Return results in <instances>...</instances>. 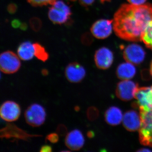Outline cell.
<instances>
[{
	"label": "cell",
	"mask_w": 152,
	"mask_h": 152,
	"mask_svg": "<svg viewBox=\"0 0 152 152\" xmlns=\"http://www.w3.org/2000/svg\"><path fill=\"white\" fill-rule=\"evenodd\" d=\"M113 30L118 37L124 40L138 42L152 20V4L122 5L115 14Z\"/></svg>",
	"instance_id": "1"
},
{
	"label": "cell",
	"mask_w": 152,
	"mask_h": 152,
	"mask_svg": "<svg viewBox=\"0 0 152 152\" xmlns=\"http://www.w3.org/2000/svg\"><path fill=\"white\" fill-rule=\"evenodd\" d=\"M141 125L139 129L140 142L152 147V110L148 111H140Z\"/></svg>",
	"instance_id": "2"
},
{
	"label": "cell",
	"mask_w": 152,
	"mask_h": 152,
	"mask_svg": "<svg viewBox=\"0 0 152 152\" xmlns=\"http://www.w3.org/2000/svg\"><path fill=\"white\" fill-rule=\"evenodd\" d=\"M25 120L32 127L40 126L43 124L46 118L45 108L39 104L34 103L29 106L25 112Z\"/></svg>",
	"instance_id": "3"
},
{
	"label": "cell",
	"mask_w": 152,
	"mask_h": 152,
	"mask_svg": "<svg viewBox=\"0 0 152 152\" xmlns=\"http://www.w3.org/2000/svg\"><path fill=\"white\" fill-rule=\"evenodd\" d=\"M20 58L14 52L7 51L0 56V69L3 73L12 74L19 70L21 67Z\"/></svg>",
	"instance_id": "4"
},
{
	"label": "cell",
	"mask_w": 152,
	"mask_h": 152,
	"mask_svg": "<svg viewBox=\"0 0 152 152\" xmlns=\"http://www.w3.org/2000/svg\"><path fill=\"white\" fill-rule=\"evenodd\" d=\"M0 136L1 139L14 138L28 141L31 138L41 137L40 135L31 134L18 127L14 124L8 122L4 127L1 129Z\"/></svg>",
	"instance_id": "5"
},
{
	"label": "cell",
	"mask_w": 152,
	"mask_h": 152,
	"mask_svg": "<svg viewBox=\"0 0 152 152\" xmlns=\"http://www.w3.org/2000/svg\"><path fill=\"white\" fill-rule=\"evenodd\" d=\"M145 55V50L137 44L129 45L125 48L123 52L124 59L136 65L140 64L143 61Z\"/></svg>",
	"instance_id": "6"
},
{
	"label": "cell",
	"mask_w": 152,
	"mask_h": 152,
	"mask_svg": "<svg viewBox=\"0 0 152 152\" xmlns=\"http://www.w3.org/2000/svg\"><path fill=\"white\" fill-rule=\"evenodd\" d=\"M20 114V107L13 101H6L1 106L0 115L1 118L6 122L10 123L17 121L18 119Z\"/></svg>",
	"instance_id": "7"
},
{
	"label": "cell",
	"mask_w": 152,
	"mask_h": 152,
	"mask_svg": "<svg viewBox=\"0 0 152 152\" xmlns=\"http://www.w3.org/2000/svg\"><path fill=\"white\" fill-rule=\"evenodd\" d=\"M113 20L101 19L93 24L91 28V33L95 38L105 39L111 34L113 29Z\"/></svg>",
	"instance_id": "8"
},
{
	"label": "cell",
	"mask_w": 152,
	"mask_h": 152,
	"mask_svg": "<svg viewBox=\"0 0 152 152\" xmlns=\"http://www.w3.org/2000/svg\"><path fill=\"white\" fill-rule=\"evenodd\" d=\"M134 98L136 105L140 111H148L152 110V87L138 88Z\"/></svg>",
	"instance_id": "9"
},
{
	"label": "cell",
	"mask_w": 152,
	"mask_h": 152,
	"mask_svg": "<svg viewBox=\"0 0 152 152\" xmlns=\"http://www.w3.org/2000/svg\"><path fill=\"white\" fill-rule=\"evenodd\" d=\"M138 85L130 80H124L120 82L116 89L118 97L124 101L131 100L134 97Z\"/></svg>",
	"instance_id": "10"
},
{
	"label": "cell",
	"mask_w": 152,
	"mask_h": 152,
	"mask_svg": "<svg viewBox=\"0 0 152 152\" xmlns=\"http://www.w3.org/2000/svg\"><path fill=\"white\" fill-rule=\"evenodd\" d=\"M113 52L105 47L100 48L95 53V64L101 69H106L110 68L113 64Z\"/></svg>",
	"instance_id": "11"
},
{
	"label": "cell",
	"mask_w": 152,
	"mask_h": 152,
	"mask_svg": "<svg viewBox=\"0 0 152 152\" xmlns=\"http://www.w3.org/2000/svg\"><path fill=\"white\" fill-rule=\"evenodd\" d=\"M65 74L66 79L72 83H80L83 80L86 75L84 68L77 62L69 64L65 69Z\"/></svg>",
	"instance_id": "12"
},
{
	"label": "cell",
	"mask_w": 152,
	"mask_h": 152,
	"mask_svg": "<svg viewBox=\"0 0 152 152\" xmlns=\"http://www.w3.org/2000/svg\"><path fill=\"white\" fill-rule=\"evenodd\" d=\"M65 144L69 149L79 151L84 145V137L80 131L73 130L67 134L65 139Z\"/></svg>",
	"instance_id": "13"
},
{
	"label": "cell",
	"mask_w": 152,
	"mask_h": 152,
	"mask_svg": "<svg viewBox=\"0 0 152 152\" xmlns=\"http://www.w3.org/2000/svg\"><path fill=\"white\" fill-rule=\"evenodd\" d=\"M123 123L125 129L130 132L139 130L141 125L140 114L134 110L128 111L124 115Z\"/></svg>",
	"instance_id": "14"
},
{
	"label": "cell",
	"mask_w": 152,
	"mask_h": 152,
	"mask_svg": "<svg viewBox=\"0 0 152 152\" xmlns=\"http://www.w3.org/2000/svg\"><path fill=\"white\" fill-rule=\"evenodd\" d=\"M134 65L127 62L121 64L116 70L117 75L121 80H129L135 75L137 70Z\"/></svg>",
	"instance_id": "15"
},
{
	"label": "cell",
	"mask_w": 152,
	"mask_h": 152,
	"mask_svg": "<svg viewBox=\"0 0 152 152\" xmlns=\"http://www.w3.org/2000/svg\"><path fill=\"white\" fill-rule=\"evenodd\" d=\"M123 115L121 109L116 107H112L106 111L105 113L106 121L109 125L117 126L122 122Z\"/></svg>",
	"instance_id": "16"
},
{
	"label": "cell",
	"mask_w": 152,
	"mask_h": 152,
	"mask_svg": "<svg viewBox=\"0 0 152 152\" xmlns=\"http://www.w3.org/2000/svg\"><path fill=\"white\" fill-rule=\"evenodd\" d=\"M34 52V44L29 41L22 43L18 49V56L24 61L31 60L35 56Z\"/></svg>",
	"instance_id": "17"
},
{
	"label": "cell",
	"mask_w": 152,
	"mask_h": 152,
	"mask_svg": "<svg viewBox=\"0 0 152 152\" xmlns=\"http://www.w3.org/2000/svg\"><path fill=\"white\" fill-rule=\"evenodd\" d=\"M48 17L53 23L56 24H64L69 20L70 16L61 10L52 7L49 9Z\"/></svg>",
	"instance_id": "18"
},
{
	"label": "cell",
	"mask_w": 152,
	"mask_h": 152,
	"mask_svg": "<svg viewBox=\"0 0 152 152\" xmlns=\"http://www.w3.org/2000/svg\"><path fill=\"white\" fill-rule=\"evenodd\" d=\"M34 45L35 56L42 61H46L48 59L49 55L45 48L38 43L34 44Z\"/></svg>",
	"instance_id": "19"
},
{
	"label": "cell",
	"mask_w": 152,
	"mask_h": 152,
	"mask_svg": "<svg viewBox=\"0 0 152 152\" xmlns=\"http://www.w3.org/2000/svg\"><path fill=\"white\" fill-rule=\"evenodd\" d=\"M142 40L147 48L152 50V20L145 30Z\"/></svg>",
	"instance_id": "20"
},
{
	"label": "cell",
	"mask_w": 152,
	"mask_h": 152,
	"mask_svg": "<svg viewBox=\"0 0 152 152\" xmlns=\"http://www.w3.org/2000/svg\"><path fill=\"white\" fill-rule=\"evenodd\" d=\"M52 5L56 8L63 11L71 16L72 15V11L70 8L62 0H56Z\"/></svg>",
	"instance_id": "21"
},
{
	"label": "cell",
	"mask_w": 152,
	"mask_h": 152,
	"mask_svg": "<svg viewBox=\"0 0 152 152\" xmlns=\"http://www.w3.org/2000/svg\"><path fill=\"white\" fill-rule=\"evenodd\" d=\"M56 0H27L28 2L34 7L53 5Z\"/></svg>",
	"instance_id": "22"
},
{
	"label": "cell",
	"mask_w": 152,
	"mask_h": 152,
	"mask_svg": "<svg viewBox=\"0 0 152 152\" xmlns=\"http://www.w3.org/2000/svg\"><path fill=\"white\" fill-rule=\"evenodd\" d=\"M30 25L31 28L35 31H38L41 29L42 23L39 19L37 18H33L30 20Z\"/></svg>",
	"instance_id": "23"
},
{
	"label": "cell",
	"mask_w": 152,
	"mask_h": 152,
	"mask_svg": "<svg viewBox=\"0 0 152 152\" xmlns=\"http://www.w3.org/2000/svg\"><path fill=\"white\" fill-rule=\"evenodd\" d=\"M46 141L50 142L51 143H56L59 141V135L58 133H50L47 136Z\"/></svg>",
	"instance_id": "24"
},
{
	"label": "cell",
	"mask_w": 152,
	"mask_h": 152,
	"mask_svg": "<svg viewBox=\"0 0 152 152\" xmlns=\"http://www.w3.org/2000/svg\"><path fill=\"white\" fill-rule=\"evenodd\" d=\"M56 131L58 134L61 136L66 135L68 134L67 129L64 125H59L57 127Z\"/></svg>",
	"instance_id": "25"
},
{
	"label": "cell",
	"mask_w": 152,
	"mask_h": 152,
	"mask_svg": "<svg viewBox=\"0 0 152 152\" xmlns=\"http://www.w3.org/2000/svg\"><path fill=\"white\" fill-rule=\"evenodd\" d=\"M82 42L85 45L88 44L91 42V38L89 35L88 34H85L82 37Z\"/></svg>",
	"instance_id": "26"
},
{
	"label": "cell",
	"mask_w": 152,
	"mask_h": 152,
	"mask_svg": "<svg viewBox=\"0 0 152 152\" xmlns=\"http://www.w3.org/2000/svg\"><path fill=\"white\" fill-rule=\"evenodd\" d=\"M147 0H127L128 2L131 4L134 5H141L144 4Z\"/></svg>",
	"instance_id": "27"
},
{
	"label": "cell",
	"mask_w": 152,
	"mask_h": 152,
	"mask_svg": "<svg viewBox=\"0 0 152 152\" xmlns=\"http://www.w3.org/2000/svg\"><path fill=\"white\" fill-rule=\"evenodd\" d=\"M79 2L82 6L88 7L91 5L95 0H79Z\"/></svg>",
	"instance_id": "28"
},
{
	"label": "cell",
	"mask_w": 152,
	"mask_h": 152,
	"mask_svg": "<svg viewBox=\"0 0 152 152\" xmlns=\"http://www.w3.org/2000/svg\"><path fill=\"white\" fill-rule=\"evenodd\" d=\"M17 6L15 4H10L7 7V10L10 14H14L16 12Z\"/></svg>",
	"instance_id": "29"
},
{
	"label": "cell",
	"mask_w": 152,
	"mask_h": 152,
	"mask_svg": "<svg viewBox=\"0 0 152 152\" xmlns=\"http://www.w3.org/2000/svg\"><path fill=\"white\" fill-rule=\"evenodd\" d=\"M52 151V148L50 146L48 145H45L41 147L40 152H51Z\"/></svg>",
	"instance_id": "30"
},
{
	"label": "cell",
	"mask_w": 152,
	"mask_h": 152,
	"mask_svg": "<svg viewBox=\"0 0 152 152\" xmlns=\"http://www.w3.org/2000/svg\"><path fill=\"white\" fill-rule=\"evenodd\" d=\"M12 26L14 28H17L20 27L21 24L20 22L17 20H14L12 23Z\"/></svg>",
	"instance_id": "31"
},
{
	"label": "cell",
	"mask_w": 152,
	"mask_h": 152,
	"mask_svg": "<svg viewBox=\"0 0 152 152\" xmlns=\"http://www.w3.org/2000/svg\"><path fill=\"white\" fill-rule=\"evenodd\" d=\"M42 73L44 76H47L48 75V71L46 69H43L42 71Z\"/></svg>",
	"instance_id": "32"
},
{
	"label": "cell",
	"mask_w": 152,
	"mask_h": 152,
	"mask_svg": "<svg viewBox=\"0 0 152 152\" xmlns=\"http://www.w3.org/2000/svg\"><path fill=\"white\" fill-rule=\"evenodd\" d=\"M94 133L92 132H88L87 133V135L88 137L90 138H92L94 136Z\"/></svg>",
	"instance_id": "33"
},
{
	"label": "cell",
	"mask_w": 152,
	"mask_h": 152,
	"mask_svg": "<svg viewBox=\"0 0 152 152\" xmlns=\"http://www.w3.org/2000/svg\"><path fill=\"white\" fill-rule=\"evenodd\" d=\"M20 27L21 28L22 30H26L27 28V26L26 24H21V25Z\"/></svg>",
	"instance_id": "34"
},
{
	"label": "cell",
	"mask_w": 152,
	"mask_h": 152,
	"mask_svg": "<svg viewBox=\"0 0 152 152\" xmlns=\"http://www.w3.org/2000/svg\"><path fill=\"white\" fill-rule=\"evenodd\" d=\"M139 152H150L151 151V150L148 149L146 148H143L142 149H141L138 151Z\"/></svg>",
	"instance_id": "35"
},
{
	"label": "cell",
	"mask_w": 152,
	"mask_h": 152,
	"mask_svg": "<svg viewBox=\"0 0 152 152\" xmlns=\"http://www.w3.org/2000/svg\"><path fill=\"white\" fill-rule=\"evenodd\" d=\"M101 2L102 3V4H104L105 2H110V1L111 0H100Z\"/></svg>",
	"instance_id": "36"
},
{
	"label": "cell",
	"mask_w": 152,
	"mask_h": 152,
	"mask_svg": "<svg viewBox=\"0 0 152 152\" xmlns=\"http://www.w3.org/2000/svg\"><path fill=\"white\" fill-rule=\"evenodd\" d=\"M75 110L76 111L78 112L80 110V107H79V106H76V107H75Z\"/></svg>",
	"instance_id": "37"
},
{
	"label": "cell",
	"mask_w": 152,
	"mask_h": 152,
	"mask_svg": "<svg viewBox=\"0 0 152 152\" xmlns=\"http://www.w3.org/2000/svg\"><path fill=\"white\" fill-rule=\"evenodd\" d=\"M150 74L152 77V61L151 64V66H150Z\"/></svg>",
	"instance_id": "38"
},
{
	"label": "cell",
	"mask_w": 152,
	"mask_h": 152,
	"mask_svg": "<svg viewBox=\"0 0 152 152\" xmlns=\"http://www.w3.org/2000/svg\"><path fill=\"white\" fill-rule=\"evenodd\" d=\"M71 1H76V0H71Z\"/></svg>",
	"instance_id": "39"
}]
</instances>
